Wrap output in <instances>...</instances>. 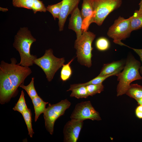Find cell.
Here are the masks:
<instances>
[{
  "label": "cell",
  "instance_id": "cell-1",
  "mask_svg": "<svg viewBox=\"0 0 142 142\" xmlns=\"http://www.w3.org/2000/svg\"><path fill=\"white\" fill-rule=\"evenodd\" d=\"M11 60L10 63L2 60L0 64V102L2 104L10 99L32 72L29 67L17 64L15 58Z\"/></svg>",
  "mask_w": 142,
  "mask_h": 142
},
{
  "label": "cell",
  "instance_id": "cell-2",
  "mask_svg": "<svg viewBox=\"0 0 142 142\" xmlns=\"http://www.w3.org/2000/svg\"><path fill=\"white\" fill-rule=\"evenodd\" d=\"M141 66L140 62L132 55L128 56L123 70L116 75L119 81L116 88L117 96L125 94L132 82L142 79L139 72Z\"/></svg>",
  "mask_w": 142,
  "mask_h": 142
},
{
  "label": "cell",
  "instance_id": "cell-3",
  "mask_svg": "<svg viewBox=\"0 0 142 142\" xmlns=\"http://www.w3.org/2000/svg\"><path fill=\"white\" fill-rule=\"evenodd\" d=\"M36 41V39L27 28H21L18 31L15 36L13 46L19 54V65L29 67L34 64V60L37 57L31 54L30 48L32 44Z\"/></svg>",
  "mask_w": 142,
  "mask_h": 142
},
{
  "label": "cell",
  "instance_id": "cell-4",
  "mask_svg": "<svg viewBox=\"0 0 142 142\" xmlns=\"http://www.w3.org/2000/svg\"><path fill=\"white\" fill-rule=\"evenodd\" d=\"M95 37L92 32L88 30L83 31L81 36L75 42L78 61L81 65L89 68L92 65V44Z\"/></svg>",
  "mask_w": 142,
  "mask_h": 142
},
{
  "label": "cell",
  "instance_id": "cell-5",
  "mask_svg": "<svg viewBox=\"0 0 142 142\" xmlns=\"http://www.w3.org/2000/svg\"><path fill=\"white\" fill-rule=\"evenodd\" d=\"M93 14L89 24L94 23L101 26L108 15L121 6L122 0H90Z\"/></svg>",
  "mask_w": 142,
  "mask_h": 142
},
{
  "label": "cell",
  "instance_id": "cell-6",
  "mask_svg": "<svg viewBox=\"0 0 142 142\" xmlns=\"http://www.w3.org/2000/svg\"><path fill=\"white\" fill-rule=\"evenodd\" d=\"M65 62L64 58H58L53 54L52 49L46 50L44 55L34 61L35 64L40 67L45 74L49 82L52 80L56 72L62 66Z\"/></svg>",
  "mask_w": 142,
  "mask_h": 142
},
{
  "label": "cell",
  "instance_id": "cell-7",
  "mask_svg": "<svg viewBox=\"0 0 142 142\" xmlns=\"http://www.w3.org/2000/svg\"><path fill=\"white\" fill-rule=\"evenodd\" d=\"M71 104V103L65 99L54 104L52 105L49 103L43 113L45 126L47 130L51 135L53 133L55 121L64 113Z\"/></svg>",
  "mask_w": 142,
  "mask_h": 142
},
{
  "label": "cell",
  "instance_id": "cell-8",
  "mask_svg": "<svg viewBox=\"0 0 142 142\" xmlns=\"http://www.w3.org/2000/svg\"><path fill=\"white\" fill-rule=\"evenodd\" d=\"M131 32L130 18L126 19L120 16L109 27L107 35L113 41H121L129 37Z\"/></svg>",
  "mask_w": 142,
  "mask_h": 142
},
{
  "label": "cell",
  "instance_id": "cell-9",
  "mask_svg": "<svg viewBox=\"0 0 142 142\" xmlns=\"http://www.w3.org/2000/svg\"><path fill=\"white\" fill-rule=\"evenodd\" d=\"M71 119L83 121L87 119L93 120H101L99 113L92 106L90 102H82L77 104L72 113Z\"/></svg>",
  "mask_w": 142,
  "mask_h": 142
},
{
  "label": "cell",
  "instance_id": "cell-10",
  "mask_svg": "<svg viewBox=\"0 0 142 142\" xmlns=\"http://www.w3.org/2000/svg\"><path fill=\"white\" fill-rule=\"evenodd\" d=\"M83 124V121L71 119L68 121L63 129L64 141L77 142Z\"/></svg>",
  "mask_w": 142,
  "mask_h": 142
},
{
  "label": "cell",
  "instance_id": "cell-11",
  "mask_svg": "<svg viewBox=\"0 0 142 142\" xmlns=\"http://www.w3.org/2000/svg\"><path fill=\"white\" fill-rule=\"evenodd\" d=\"M80 0H62L59 17L58 25L59 31H63L64 25L68 15L71 14L78 7Z\"/></svg>",
  "mask_w": 142,
  "mask_h": 142
},
{
  "label": "cell",
  "instance_id": "cell-12",
  "mask_svg": "<svg viewBox=\"0 0 142 142\" xmlns=\"http://www.w3.org/2000/svg\"><path fill=\"white\" fill-rule=\"evenodd\" d=\"M71 14V16L69 19L68 28L75 32L77 39H78L81 36L83 32L82 29L83 20L80 11L78 7Z\"/></svg>",
  "mask_w": 142,
  "mask_h": 142
},
{
  "label": "cell",
  "instance_id": "cell-13",
  "mask_svg": "<svg viewBox=\"0 0 142 142\" xmlns=\"http://www.w3.org/2000/svg\"><path fill=\"white\" fill-rule=\"evenodd\" d=\"M81 14L83 20V31L88 30L89 22L93 14V7L90 0H83Z\"/></svg>",
  "mask_w": 142,
  "mask_h": 142
},
{
  "label": "cell",
  "instance_id": "cell-14",
  "mask_svg": "<svg viewBox=\"0 0 142 142\" xmlns=\"http://www.w3.org/2000/svg\"><path fill=\"white\" fill-rule=\"evenodd\" d=\"M125 63L124 61L121 60L104 64L98 76L106 75L113 73L119 69H123Z\"/></svg>",
  "mask_w": 142,
  "mask_h": 142
},
{
  "label": "cell",
  "instance_id": "cell-15",
  "mask_svg": "<svg viewBox=\"0 0 142 142\" xmlns=\"http://www.w3.org/2000/svg\"><path fill=\"white\" fill-rule=\"evenodd\" d=\"M122 69H119L114 72L111 74L106 75L98 76L95 77L90 81L84 83L74 84H71L68 91L71 90L72 89L79 87L84 86H86L91 84H97L102 83V82L106 78L111 76L116 75V74L121 72Z\"/></svg>",
  "mask_w": 142,
  "mask_h": 142
},
{
  "label": "cell",
  "instance_id": "cell-16",
  "mask_svg": "<svg viewBox=\"0 0 142 142\" xmlns=\"http://www.w3.org/2000/svg\"><path fill=\"white\" fill-rule=\"evenodd\" d=\"M35 111V121H36L41 114L44 113L48 103L44 102L39 96L32 99Z\"/></svg>",
  "mask_w": 142,
  "mask_h": 142
},
{
  "label": "cell",
  "instance_id": "cell-17",
  "mask_svg": "<svg viewBox=\"0 0 142 142\" xmlns=\"http://www.w3.org/2000/svg\"><path fill=\"white\" fill-rule=\"evenodd\" d=\"M129 18L132 32L142 28V10H136Z\"/></svg>",
  "mask_w": 142,
  "mask_h": 142
},
{
  "label": "cell",
  "instance_id": "cell-18",
  "mask_svg": "<svg viewBox=\"0 0 142 142\" xmlns=\"http://www.w3.org/2000/svg\"><path fill=\"white\" fill-rule=\"evenodd\" d=\"M136 100L142 98V86L137 84H131L125 94Z\"/></svg>",
  "mask_w": 142,
  "mask_h": 142
},
{
  "label": "cell",
  "instance_id": "cell-19",
  "mask_svg": "<svg viewBox=\"0 0 142 142\" xmlns=\"http://www.w3.org/2000/svg\"><path fill=\"white\" fill-rule=\"evenodd\" d=\"M74 59V58L72 59L68 63L65 64H64L62 66L60 72V78L63 82L66 81L69 79L72 75V70L70 65Z\"/></svg>",
  "mask_w": 142,
  "mask_h": 142
},
{
  "label": "cell",
  "instance_id": "cell-20",
  "mask_svg": "<svg viewBox=\"0 0 142 142\" xmlns=\"http://www.w3.org/2000/svg\"><path fill=\"white\" fill-rule=\"evenodd\" d=\"M72 92L70 96L75 97L77 99L87 98L89 96L86 86H83L73 89L72 90Z\"/></svg>",
  "mask_w": 142,
  "mask_h": 142
},
{
  "label": "cell",
  "instance_id": "cell-21",
  "mask_svg": "<svg viewBox=\"0 0 142 142\" xmlns=\"http://www.w3.org/2000/svg\"><path fill=\"white\" fill-rule=\"evenodd\" d=\"M27 125L28 132V134L32 138L34 132L32 125L31 113L30 110L28 108L22 114Z\"/></svg>",
  "mask_w": 142,
  "mask_h": 142
},
{
  "label": "cell",
  "instance_id": "cell-22",
  "mask_svg": "<svg viewBox=\"0 0 142 142\" xmlns=\"http://www.w3.org/2000/svg\"><path fill=\"white\" fill-rule=\"evenodd\" d=\"M34 79L32 77L30 83L27 86L22 84L19 86L26 91L31 99L38 96L34 87Z\"/></svg>",
  "mask_w": 142,
  "mask_h": 142
},
{
  "label": "cell",
  "instance_id": "cell-23",
  "mask_svg": "<svg viewBox=\"0 0 142 142\" xmlns=\"http://www.w3.org/2000/svg\"><path fill=\"white\" fill-rule=\"evenodd\" d=\"M28 108L24 98V94L23 90L21 91L19 99L13 109L22 114Z\"/></svg>",
  "mask_w": 142,
  "mask_h": 142
},
{
  "label": "cell",
  "instance_id": "cell-24",
  "mask_svg": "<svg viewBox=\"0 0 142 142\" xmlns=\"http://www.w3.org/2000/svg\"><path fill=\"white\" fill-rule=\"evenodd\" d=\"M95 46L98 50L103 51L108 50L110 48V43L106 38L102 37L98 38L95 43Z\"/></svg>",
  "mask_w": 142,
  "mask_h": 142
},
{
  "label": "cell",
  "instance_id": "cell-25",
  "mask_svg": "<svg viewBox=\"0 0 142 142\" xmlns=\"http://www.w3.org/2000/svg\"><path fill=\"white\" fill-rule=\"evenodd\" d=\"M89 96H93L97 93H100L104 90V86L102 83L91 84L86 86Z\"/></svg>",
  "mask_w": 142,
  "mask_h": 142
},
{
  "label": "cell",
  "instance_id": "cell-26",
  "mask_svg": "<svg viewBox=\"0 0 142 142\" xmlns=\"http://www.w3.org/2000/svg\"><path fill=\"white\" fill-rule=\"evenodd\" d=\"M62 4V1L56 4L49 5L46 8L47 10L50 12L54 20L59 18Z\"/></svg>",
  "mask_w": 142,
  "mask_h": 142
},
{
  "label": "cell",
  "instance_id": "cell-27",
  "mask_svg": "<svg viewBox=\"0 0 142 142\" xmlns=\"http://www.w3.org/2000/svg\"><path fill=\"white\" fill-rule=\"evenodd\" d=\"M34 0H12L14 6L32 9Z\"/></svg>",
  "mask_w": 142,
  "mask_h": 142
},
{
  "label": "cell",
  "instance_id": "cell-28",
  "mask_svg": "<svg viewBox=\"0 0 142 142\" xmlns=\"http://www.w3.org/2000/svg\"><path fill=\"white\" fill-rule=\"evenodd\" d=\"M32 9L35 14L38 11L45 12L47 11L46 8L42 1L40 0H34Z\"/></svg>",
  "mask_w": 142,
  "mask_h": 142
},
{
  "label": "cell",
  "instance_id": "cell-29",
  "mask_svg": "<svg viewBox=\"0 0 142 142\" xmlns=\"http://www.w3.org/2000/svg\"><path fill=\"white\" fill-rule=\"evenodd\" d=\"M118 44L120 45L126 46L133 49L139 56L142 63V49H137L131 48L122 43L121 41L119 42L118 43ZM139 72L142 75V65L141 66L140 68Z\"/></svg>",
  "mask_w": 142,
  "mask_h": 142
},
{
  "label": "cell",
  "instance_id": "cell-30",
  "mask_svg": "<svg viewBox=\"0 0 142 142\" xmlns=\"http://www.w3.org/2000/svg\"><path fill=\"white\" fill-rule=\"evenodd\" d=\"M139 105L135 109V113L137 117L142 119V105Z\"/></svg>",
  "mask_w": 142,
  "mask_h": 142
},
{
  "label": "cell",
  "instance_id": "cell-31",
  "mask_svg": "<svg viewBox=\"0 0 142 142\" xmlns=\"http://www.w3.org/2000/svg\"><path fill=\"white\" fill-rule=\"evenodd\" d=\"M139 105H142V98L136 100Z\"/></svg>",
  "mask_w": 142,
  "mask_h": 142
},
{
  "label": "cell",
  "instance_id": "cell-32",
  "mask_svg": "<svg viewBox=\"0 0 142 142\" xmlns=\"http://www.w3.org/2000/svg\"><path fill=\"white\" fill-rule=\"evenodd\" d=\"M139 9L140 10H142V0H141L139 4Z\"/></svg>",
  "mask_w": 142,
  "mask_h": 142
}]
</instances>
